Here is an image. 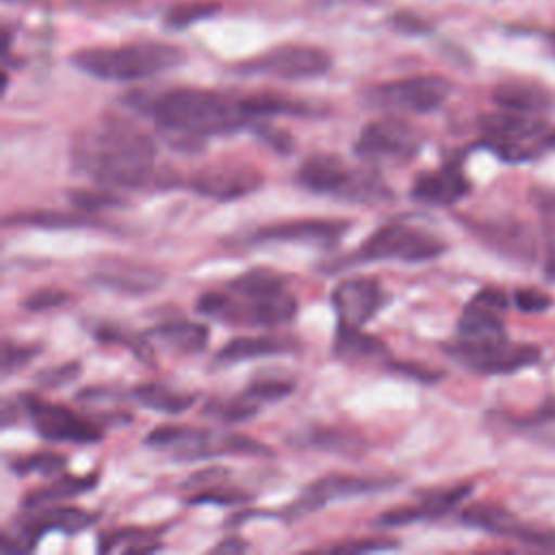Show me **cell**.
Returning a JSON list of instances; mask_svg holds the SVG:
<instances>
[{
  "label": "cell",
  "mask_w": 555,
  "mask_h": 555,
  "mask_svg": "<svg viewBox=\"0 0 555 555\" xmlns=\"http://www.w3.org/2000/svg\"><path fill=\"white\" fill-rule=\"evenodd\" d=\"M423 145L421 132L399 117H382L366 124L356 139V154L373 165L399 167L410 163Z\"/></svg>",
  "instance_id": "ba28073f"
},
{
  "label": "cell",
  "mask_w": 555,
  "mask_h": 555,
  "mask_svg": "<svg viewBox=\"0 0 555 555\" xmlns=\"http://www.w3.org/2000/svg\"><path fill=\"white\" fill-rule=\"evenodd\" d=\"M447 251V245L440 236L429 230L408 225V223H386L377 228L371 236H366L360 247L351 254L338 258L327 264L325 271H340L347 267L364 264V262H427Z\"/></svg>",
  "instance_id": "8992f818"
},
{
  "label": "cell",
  "mask_w": 555,
  "mask_h": 555,
  "mask_svg": "<svg viewBox=\"0 0 555 555\" xmlns=\"http://www.w3.org/2000/svg\"><path fill=\"white\" fill-rule=\"evenodd\" d=\"M4 225H26V228H108V223L100 221L95 215L82 210H26L4 217Z\"/></svg>",
  "instance_id": "484cf974"
},
{
  "label": "cell",
  "mask_w": 555,
  "mask_h": 555,
  "mask_svg": "<svg viewBox=\"0 0 555 555\" xmlns=\"http://www.w3.org/2000/svg\"><path fill=\"white\" fill-rule=\"evenodd\" d=\"M132 399L147 410H156V412H165V414H180V412L189 410L195 401L193 395L173 390L160 382H145V384L134 386Z\"/></svg>",
  "instance_id": "f546056e"
},
{
  "label": "cell",
  "mask_w": 555,
  "mask_h": 555,
  "mask_svg": "<svg viewBox=\"0 0 555 555\" xmlns=\"http://www.w3.org/2000/svg\"><path fill=\"white\" fill-rule=\"evenodd\" d=\"M306 442L314 449L327 451V453H338L345 457H358L364 453L366 442L340 427H327V425H314L304 434Z\"/></svg>",
  "instance_id": "4dcf8cb0"
},
{
  "label": "cell",
  "mask_w": 555,
  "mask_h": 555,
  "mask_svg": "<svg viewBox=\"0 0 555 555\" xmlns=\"http://www.w3.org/2000/svg\"><path fill=\"white\" fill-rule=\"evenodd\" d=\"M297 297L286 278L271 269H251L225 284L223 293H204L197 312L243 327H278L295 319Z\"/></svg>",
  "instance_id": "3957f363"
},
{
  "label": "cell",
  "mask_w": 555,
  "mask_h": 555,
  "mask_svg": "<svg viewBox=\"0 0 555 555\" xmlns=\"http://www.w3.org/2000/svg\"><path fill=\"white\" fill-rule=\"evenodd\" d=\"M67 199L74 208L95 215L100 210H108L115 206H124V197L117 195L113 189H72L67 193Z\"/></svg>",
  "instance_id": "d6a6232c"
},
{
  "label": "cell",
  "mask_w": 555,
  "mask_h": 555,
  "mask_svg": "<svg viewBox=\"0 0 555 555\" xmlns=\"http://www.w3.org/2000/svg\"><path fill=\"white\" fill-rule=\"evenodd\" d=\"M468 193L470 180L466 178L460 160H447L431 171L418 173L410 189V197L425 206H453Z\"/></svg>",
  "instance_id": "7402d4cb"
},
{
  "label": "cell",
  "mask_w": 555,
  "mask_h": 555,
  "mask_svg": "<svg viewBox=\"0 0 555 555\" xmlns=\"http://www.w3.org/2000/svg\"><path fill=\"white\" fill-rule=\"evenodd\" d=\"M65 455L54 453V451H37L30 455H22L11 460V470L15 475H30V473H39V475H52L59 473L65 466Z\"/></svg>",
  "instance_id": "836d02e7"
},
{
  "label": "cell",
  "mask_w": 555,
  "mask_h": 555,
  "mask_svg": "<svg viewBox=\"0 0 555 555\" xmlns=\"http://www.w3.org/2000/svg\"><path fill=\"white\" fill-rule=\"evenodd\" d=\"M295 384L288 379H278V377H256L249 382V386L245 388V392L258 401L260 405L264 401H280L284 397H288L293 392Z\"/></svg>",
  "instance_id": "8d00e7d4"
},
{
  "label": "cell",
  "mask_w": 555,
  "mask_h": 555,
  "mask_svg": "<svg viewBox=\"0 0 555 555\" xmlns=\"http://www.w3.org/2000/svg\"><path fill=\"white\" fill-rule=\"evenodd\" d=\"M93 334H95V338H98L100 343L124 345V347L130 349L139 360L152 362V351H150L147 343H145L143 338H139V336H130L128 332H121L119 327H111V325H102V327H98Z\"/></svg>",
  "instance_id": "74e56055"
},
{
  "label": "cell",
  "mask_w": 555,
  "mask_h": 555,
  "mask_svg": "<svg viewBox=\"0 0 555 555\" xmlns=\"http://www.w3.org/2000/svg\"><path fill=\"white\" fill-rule=\"evenodd\" d=\"M217 11H219L217 2H186V4L171 7L165 15V22L171 28H184V26H191L199 20H206V17L215 15Z\"/></svg>",
  "instance_id": "d590c367"
},
{
  "label": "cell",
  "mask_w": 555,
  "mask_h": 555,
  "mask_svg": "<svg viewBox=\"0 0 555 555\" xmlns=\"http://www.w3.org/2000/svg\"><path fill=\"white\" fill-rule=\"evenodd\" d=\"M540 147H546V150H555V130L542 134L540 139Z\"/></svg>",
  "instance_id": "681fc988"
},
{
  "label": "cell",
  "mask_w": 555,
  "mask_h": 555,
  "mask_svg": "<svg viewBox=\"0 0 555 555\" xmlns=\"http://www.w3.org/2000/svg\"><path fill=\"white\" fill-rule=\"evenodd\" d=\"M26 516L15 522V533L2 535V548L9 553L30 551L41 535L48 531H61L65 535H74L85 531L98 520V514L76 507V505H43L37 509H24Z\"/></svg>",
  "instance_id": "7c38bea8"
},
{
  "label": "cell",
  "mask_w": 555,
  "mask_h": 555,
  "mask_svg": "<svg viewBox=\"0 0 555 555\" xmlns=\"http://www.w3.org/2000/svg\"><path fill=\"white\" fill-rule=\"evenodd\" d=\"M388 369H392L395 373H401V375H410L418 382H425V384H431L436 379L442 377L440 371H434V369H427L423 364H414V362H388L386 364Z\"/></svg>",
  "instance_id": "ee69618b"
},
{
  "label": "cell",
  "mask_w": 555,
  "mask_h": 555,
  "mask_svg": "<svg viewBox=\"0 0 555 555\" xmlns=\"http://www.w3.org/2000/svg\"><path fill=\"white\" fill-rule=\"evenodd\" d=\"M449 356L462 366L481 375H505L533 366L540 360V349L527 343H512L507 338L486 343H453Z\"/></svg>",
  "instance_id": "4fadbf2b"
},
{
  "label": "cell",
  "mask_w": 555,
  "mask_h": 555,
  "mask_svg": "<svg viewBox=\"0 0 555 555\" xmlns=\"http://www.w3.org/2000/svg\"><path fill=\"white\" fill-rule=\"evenodd\" d=\"M158 130L176 145L193 150L208 137L241 130L251 121L243 98L199 87H176L141 102Z\"/></svg>",
  "instance_id": "7a4b0ae2"
},
{
  "label": "cell",
  "mask_w": 555,
  "mask_h": 555,
  "mask_svg": "<svg viewBox=\"0 0 555 555\" xmlns=\"http://www.w3.org/2000/svg\"><path fill=\"white\" fill-rule=\"evenodd\" d=\"M260 410V403L254 401L247 392H241L228 401H217L210 403L208 412L225 423H238V421H247L251 418L256 412Z\"/></svg>",
  "instance_id": "e575fe53"
},
{
  "label": "cell",
  "mask_w": 555,
  "mask_h": 555,
  "mask_svg": "<svg viewBox=\"0 0 555 555\" xmlns=\"http://www.w3.org/2000/svg\"><path fill=\"white\" fill-rule=\"evenodd\" d=\"M145 444L154 449H167L176 460L191 462L212 455H262L269 449L254 438L238 434H217L210 429L189 427V425H160L154 427Z\"/></svg>",
  "instance_id": "52a82bcc"
},
{
  "label": "cell",
  "mask_w": 555,
  "mask_h": 555,
  "mask_svg": "<svg viewBox=\"0 0 555 555\" xmlns=\"http://www.w3.org/2000/svg\"><path fill=\"white\" fill-rule=\"evenodd\" d=\"M72 160L102 186L141 189L154 178L156 145L137 124L108 115L76 134Z\"/></svg>",
  "instance_id": "6da1fadb"
},
{
  "label": "cell",
  "mask_w": 555,
  "mask_h": 555,
  "mask_svg": "<svg viewBox=\"0 0 555 555\" xmlns=\"http://www.w3.org/2000/svg\"><path fill=\"white\" fill-rule=\"evenodd\" d=\"M262 171H258L256 167L223 160L197 169L186 184L193 193L202 197L215 202H232L254 193L258 186H262Z\"/></svg>",
  "instance_id": "2e32d148"
},
{
  "label": "cell",
  "mask_w": 555,
  "mask_h": 555,
  "mask_svg": "<svg viewBox=\"0 0 555 555\" xmlns=\"http://www.w3.org/2000/svg\"><path fill=\"white\" fill-rule=\"evenodd\" d=\"M392 22H395V26L399 30H405V33H412V35H421V33H425L429 28L421 17L410 15V13H399V15H395Z\"/></svg>",
  "instance_id": "bcb514c9"
},
{
  "label": "cell",
  "mask_w": 555,
  "mask_h": 555,
  "mask_svg": "<svg viewBox=\"0 0 555 555\" xmlns=\"http://www.w3.org/2000/svg\"><path fill=\"white\" fill-rule=\"evenodd\" d=\"M256 132H258V137H260L264 143H269L275 152L286 154V152H291V147H293V139H291L286 132L275 130V128H271V126H267V124L258 126Z\"/></svg>",
  "instance_id": "f6af8a7d"
},
{
  "label": "cell",
  "mask_w": 555,
  "mask_h": 555,
  "mask_svg": "<svg viewBox=\"0 0 555 555\" xmlns=\"http://www.w3.org/2000/svg\"><path fill=\"white\" fill-rule=\"evenodd\" d=\"M297 184L317 195L356 204H384L392 199L390 186L373 171L356 169L334 154H312L297 169Z\"/></svg>",
  "instance_id": "5b68a950"
},
{
  "label": "cell",
  "mask_w": 555,
  "mask_h": 555,
  "mask_svg": "<svg viewBox=\"0 0 555 555\" xmlns=\"http://www.w3.org/2000/svg\"><path fill=\"white\" fill-rule=\"evenodd\" d=\"M332 351L345 362H390L386 345L379 338L366 334L362 327L338 325Z\"/></svg>",
  "instance_id": "d4e9b609"
},
{
  "label": "cell",
  "mask_w": 555,
  "mask_h": 555,
  "mask_svg": "<svg viewBox=\"0 0 555 555\" xmlns=\"http://www.w3.org/2000/svg\"><path fill=\"white\" fill-rule=\"evenodd\" d=\"M460 518L464 525H468L473 529H481V531L496 533V535H509V538L520 540L531 546L555 548V531L527 527L507 507L496 505V503H473L462 509Z\"/></svg>",
  "instance_id": "d6986e66"
},
{
  "label": "cell",
  "mask_w": 555,
  "mask_h": 555,
  "mask_svg": "<svg viewBox=\"0 0 555 555\" xmlns=\"http://www.w3.org/2000/svg\"><path fill=\"white\" fill-rule=\"evenodd\" d=\"M98 481V475H63L56 477L52 483H46L33 492H28L22 501V509H37L43 505H54L67 499H74L87 490H91Z\"/></svg>",
  "instance_id": "f1b7e54d"
},
{
  "label": "cell",
  "mask_w": 555,
  "mask_h": 555,
  "mask_svg": "<svg viewBox=\"0 0 555 555\" xmlns=\"http://www.w3.org/2000/svg\"><path fill=\"white\" fill-rule=\"evenodd\" d=\"M507 297L496 288H481L462 310L457 321V343H486L507 338L501 314Z\"/></svg>",
  "instance_id": "ac0fdd59"
},
{
  "label": "cell",
  "mask_w": 555,
  "mask_h": 555,
  "mask_svg": "<svg viewBox=\"0 0 555 555\" xmlns=\"http://www.w3.org/2000/svg\"><path fill=\"white\" fill-rule=\"evenodd\" d=\"M492 100L503 111H516V113H538L551 106L548 91L527 80L501 82L492 91Z\"/></svg>",
  "instance_id": "83f0119b"
},
{
  "label": "cell",
  "mask_w": 555,
  "mask_h": 555,
  "mask_svg": "<svg viewBox=\"0 0 555 555\" xmlns=\"http://www.w3.org/2000/svg\"><path fill=\"white\" fill-rule=\"evenodd\" d=\"M332 56L317 46L284 43L236 65L245 76H269L280 80H310L327 74Z\"/></svg>",
  "instance_id": "9c48e42d"
},
{
  "label": "cell",
  "mask_w": 555,
  "mask_h": 555,
  "mask_svg": "<svg viewBox=\"0 0 555 555\" xmlns=\"http://www.w3.org/2000/svg\"><path fill=\"white\" fill-rule=\"evenodd\" d=\"M330 301L334 306L338 325L362 327L373 321L375 314L384 308L386 293L375 278L356 275L340 280L334 286Z\"/></svg>",
  "instance_id": "e0dca14e"
},
{
  "label": "cell",
  "mask_w": 555,
  "mask_h": 555,
  "mask_svg": "<svg viewBox=\"0 0 555 555\" xmlns=\"http://www.w3.org/2000/svg\"><path fill=\"white\" fill-rule=\"evenodd\" d=\"M533 421H555V401L544 405V410L540 414H535Z\"/></svg>",
  "instance_id": "c3c4849f"
},
{
  "label": "cell",
  "mask_w": 555,
  "mask_h": 555,
  "mask_svg": "<svg viewBox=\"0 0 555 555\" xmlns=\"http://www.w3.org/2000/svg\"><path fill=\"white\" fill-rule=\"evenodd\" d=\"M395 483H397V479H386V477H362V475L332 473V475H325V477L308 483L301 490V494L286 507V514H288V518H301V516L317 512L334 501L388 490Z\"/></svg>",
  "instance_id": "9a60e30c"
},
{
  "label": "cell",
  "mask_w": 555,
  "mask_h": 555,
  "mask_svg": "<svg viewBox=\"0 0 555 555\" xmlns=\"http://www.w3.org/2000/svg\"><path fill=\"white\" fill-rule=\"evenodd\" d=\"M514 304L518 310L522 312H542L546 308H551V297L544 295L542 291L535 288H518L514 293Z\"/></svg>",
  "instance_id": "b9f144b4"
},
{
  "label": "cell",
  "mask_w": 555,
  "mask_h": 555,
  "mask_svg": "<svg viewBox=\"0 0 555 555\" xmlns=\"http://www.w3.org/2000/svg\"><path fill=\"white\" fill-rule=\"evenodd\" d=\"M399 544L395 540H384V538H362V540H347L338 542L332 546H325L323 551L327 553H373V551H388L397 548Z\"/></svg>",
  "instance_id": "ab89813d"
},
{
  "label": "cell",
  "mask_w": 555,
  "mask_h": 555,
  "mask_svg": "<svg viewBox=\"0 0 555 555\" xmlns=\"http://www.w3.org/2000/svg\"><path fill=\"white\" fill-rule=\"evenodd\" d=\"M295 349H297V343L293 338H288V336H275V334L238 336V338L228 340L217 351V362H221V364H236V362L254 360V358L293 353Z\"/></svg>",
  "instance_id": "cb8c5ba5"
},
{
  "label": "cell",
  "mask_w": 555,
  "mask_h": 555,
  "mask_svg": "<svg viewBox=\"0 0 555 555\" xmlns=\"http://www.w3.org/2000/svg\"><path fill=\"white\" fill-rule=\"evenodd\" d=\"M546 273H548V278H551V280H555V256L548 260V264H546Z\"/></svg>",
  "instance_id": "f907efd6"
},
{
  "label": "cell",
  "mask_w": 555,
  "mask_h": 555,
  "mask_svg": "<svg viewBox=\"0 0 555 555\" xmlns=\"http://www.w3.org/2000/svg\"><path fill=\"white\" fill-rule=\"evenodd\" d=\"M247 548V544L243 542V540H238V538H228V540H223L221 544H217L212 551L215 553H219V551H225V553H230V551H245Z\"/></svg>",
  "instance_id": "7dc6e473"
},
{
  "label": "cell",
  "mask_w": 555,
  "mask_h": 555,
  "mask_svg": "<svg viewBox=\"0 0 555 555\" xmlns=\"http://www.w3.org/2000/svg\"><path fill=\"white\" fill-rule=\"evenodd\" d=\"M67 299H69V295L63 293V291H56V288H41V291L30 293V295L24 299L22 306H24L26 310H30V312H43V310L63 306Z\"/></svg>",
  "instance_id": "60d3db41"
},
{
  "label": "cell",
  "mask_w": 555,
  "mask_h": 555,
  "mask_svg": "<svg viewBox=\"0 0 555 555\" xmlns=\"http://www.w3.org/2000/svg\"><path fill=\"white\" fill-rule=\"evenodd\" d=\"M186 52L165 41H137L124 46L82 48L69 56V63L98 80L132 82L165 74L184 65Z\"/></svg>",
  "instance_id": "277c9868"
},
{
  "label": "cell",
  "mask_w": 555,
  "mask_h": 555,
  "mask_svg": "<svg viewBox=\"0 0 555 555\" xmlns=\"http://www.w3.org/2000/svg\"><path fill=\"white\" fill-rule=\"evenodd\" d=\"M158 542L156 538L145 529H117L113 533L102 535L100 551H124V553H150L156 551Z\"/></svg>",
  "instance_id": "1f68e13d"
},
{
  "label": "cell",
  "mask_w": 555,
  "mask_h": 555,
  "mask_svg": "<svg viewBox=\"0 0 555 555\" xmlns=\"http://www.w3.org/2000/svg\"><path fill=\"white\" fill-rule=\"evenodd\" d=\"M451 82L436 74L408 76L375 85L366 91V102L373 108L392 113H431L444 104L451 93Z\"/></svg>",
  "instance_id": "30bf717a"
},
{
  "label": "cell",
  "mask_w": 555,
  "mask_h": 555,
  "mask_svg": "<svg viewBox=\"0 0 555 555\" xmlns=\"http://www.w3.org/2000/svg\"><path fill=\"white\" fill-rule=\"evenodd\" d=\"M78 373H80L78 362H65V364H59V366H54V369L41 371V373L37 375V382H39L41 386H63V384H67L69 379H74Z\"/></svg>",
  "instance_id": "7bdbcfd3"
},
{
  "label": "cell",
  "mask_w": 555,
  "mask_h": 555,
  "mask_svg": "<svg viewBox=\"0 0 555 555\" xmlns=\"http://www.w3.org/2000/svg\"><path fill=\"white\" fill-rule=\"evenodd\" d=\"M24 412L30 416L37 434L52 442H74V444H91L102 440L104 429L74 410L43 401L33 395H20Z\"/></svg>",
  "instance_id": "5bb4252c"
},
{
  "label": "cell",
  "mask_w": 555,
  "mask_h": 555,
  "mask_svg": "<svg viewBox=\"0 0 555 555\" xmlns=\"http://www.w3.org/2000/svg\"><path fill=\"white\" fill-rule=\"evenodd\" d=\"M483 145L496 152L505 160H525L531 158L540 150V134L544 132V124L531 113H490L483 115L481 121Z\"/></svg>",
  "instance_id": "8fae6325"
},
{
  "label": "cell",
  "mask_w": 555,
  "mask_h": 555,
  "mask_svg": "<svg viewBox=\"0 0 555 555\" xmlns=\"http://www.w3.org/2000/svg\"><path fill=\"white\" fill-rule=\"evenodd\" d=\"M473 492V486L460 483L451 488H438V490H425L418 494V503L392 507L375 518V527H405L418 520H434L444 514H449L453 507H457L468 494Z\"/></svg>",
  "instance_id": "44dd1931"
},
{
  "label": "cell",
  "mask_w": 555,
  "mask_h": 555,
  "mask_svg": "<svg viewBox=\"0 0 555 555\" xmlns=\"http://www.w3.org/2000/svg\"><path fill=\"white\" fill-rule=\"evenodd\" d=\"M150 336L156 338L160 345L180 351V353H199L208 345V327L195 321L178 319V321H165L150 330Z\"/></svg>",
  "instance_id": "4316f807"
},
{
  "label": "cell",
  "mask_w": 555,
  "mask_h": 555,
  "mask_svg": "<svg viewBox=\"0 0 555 555\" xmlns=\"http://www.w3.org/2000/svg\"><path fill=\"white\" fill-rule=\"evenodd\" d=\"M91 282L117 293L145 295L160 288L165 275L158 269L143 262L106 260L91 273Z\"/></svg>",
  "instance_id": "603a6c76"
},
{
  "label": "cell",
  "mask_w": 555,
  "mask_h": 555,
  "mask_svg": "<svg viewBox=\"0 0 555 555\" xmlns=\"http://www.w3.org/2000/svg\"><path fill=\"white\" fill-rule=\"evenodd\" d=\"M351 221L345 219H293L258 228L247 236L249 243H314L332 245L347 230Z\"/></svg>",
  "instance_id": "ffe728a7"
},
{
  "label": "cell",
  "mask_w": 555,
  "mask_h": 555,
  "mask_svg": "<svg viewBox=\"0 0 555 555\" xmlns=\"http://www.w3.org/2000/svg\"><path fill=\"white\" fill-rule=\"evenodd\" d=\"M37 353H39L37 345H20V343L4 340V345H2V371H4V375L26 366Z\"/></svg>",
  "instance_id": "f35d334b"
}]
</instances>
